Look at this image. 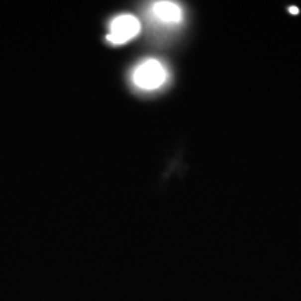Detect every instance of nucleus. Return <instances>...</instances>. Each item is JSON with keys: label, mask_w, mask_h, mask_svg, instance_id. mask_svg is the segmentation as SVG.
<instances>
[{"label": "nucleus", "mask_w": 301, "mask_h": 301, "mask_svg": "<svg viewBox=\"0 0 301 301\" xmlns=\"http://www.w3.org/2000/svg\"><path fill=\"white\" fill-rule=\"evenodd\" d=\"M169 70L165 64L156 59H147L134 67L131 73L133 85L144 92H152L168 83Z\"/></svg>", "instance_id": "obj_1"}, {"label": "nucleus", "mask_w": 301, "mask_h": 301, "mask_svg": "<svg viewBox=\"0 0 301 301\" xmlns=\"http://www.w3.org/2000/svg\"><path fill=\"white\" fill-rule=\"evenodd\" d=\"M151 21L161 27H177L183 21L182 7L175 1H155L148 10Z\"/></svg>", "instance_id": "obj_3"}, {"label": "nucleus", "mask_w": 301, "mask_h": 301, "mask_svg": "<svg viewBox=\"0 0 301 301\" xmlns=\"http://www.w3.org/2000/svg\"><path fill=\"white\" fill-rule=\"evenodd\" d=\"M289 11H292V13H294V14H297V13H299V8H297V7H290V8H289Z\"/></svg>", "instance_id": "obj_4"}, {"label": "nucleus", "mask_w": 301, "mask_h": 301, "mask_svg": "<svg viewBox=\"0 0 301 301\" xmlns=\"http://www.w3.org/2000/svg\"><path fill=\"white\" fill-rule=\"evenodd\" d=\"M141 24L137 17L131 14H121L114 17L109 24V32L106 39L112 45H123L134 39L140 34Z\"/></svg>", "instance_id": "obj_2"}]
</instances>
